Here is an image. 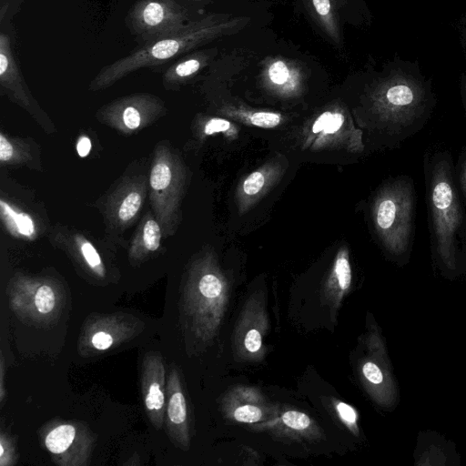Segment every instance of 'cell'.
Instances as JSON below:
<instances>
[{
    "label": "cell",
    "instance_id": "1",
    "mask_svg": "<svg viewBox=\"0 0 466 466\" xmlns=\"http://www.w3.org/2000/svg\"><path fill=\"white\" fill-rule=\"evenodd\" d=\"M422 167L432 270L448 280L464 279L466 209L455 184L450 150H427Z\"/></svg>",
    "mask_w": 466,
    "mask_h": 466
},
{
    "label": "cell",
    "instance_id": "2",
    "mask_svg": "<svg viewBox=\"0 0 466 466\" xmlns=\"http://www.w3.org/2000/svg\"><path fill=\"white\" fill-rule=\"evenodd\" d=\"M248 20L227 14H207L180 30L140 45L127 56L103 66L89 83L88 89L104 90L141 68L157 71L181 55L237 31Z\"/></svg>",
    "mask_w": 466,
    "mask_h": 466
},
{
    "label": "cell",
    "instance_id": "3",
    "mask_svg": "<svg viewBox=\"0 0 466 466\" xmlns=\"http://www.w3.org/2000/svg\"><path fill=\"white\" fill-rule=\"evenodd\" d=\"M374 106L380 115L382 138L389 147H400L424 128L431 118L435 98L420 77L394 71L374 89Z\"/></svg>",
    "mask_w": 466,
    "mask_h": 466
},
{
    "label": "cell",
    "instance_id": "4",
    "mask_svg": "<svg viewBox=\"0 0 466 466\" xmlns=\"http://www.w3.org/2000/svg\"><path fill=\"white\" fill-rule=\"evenodd\" d=\"M417 211L414 180L407 175L394 177L374 204L373 220L380 239L399 266L409 263L413 248Z\"/></svg>",
    "mask_w": 466,
    "mask_h": 466
},
{
    "label": "cell",
    "instance_id": "5",
    "mask_svg": "<svg viewBox=\"0 0 466 466\" xmlns=\"http://www.w3.org/2000/svg\"><path fill=\"white\" fill-rule=\"evenodd\" d=\"M185 170L179 157L167 143L154 150L148 176L151 210L159 223L163 238L171 237L177 226Z\"/></svg>",
    "mask_w": 466,
    "mask_h": 466
},
{
    "label": "cell",
    "instance_id": "6",
    "mask_svg": "<svg viewBox=\"0 0 466 466\" xmlns=\"http://www.w3.org/2000/svg\"><path fill=\"white\" fill-rule=\"evenodd\" d=\"M183 319L198 337L211 338L219 325L226 302L225 286L214 272L192 268L181 299Z\"/></svg>",
    "mask_w": 466,
    "mask_h": 466
},
{
    "label": "cell",
    "instance_id": "7",
    "mask_svg": "<svg viewBox=\"0 0 466 466\" xmlns=\"http://www.w3.org/2000/svg\"><path fill=\"white\" fill-rule=\"evenodd\" d=\"M10 308L22 320L46 324L58 318L64 306V291L47 278L14 276L8 285Z\"/></svg>",
    "mask_w": 466,
    "mask_h": 466
},
{
    "label": "cell",
    "instance_id": "8",
    "mask_svg": "<svg viewBox=\"0 0 466 466\" xmlns=\"http://www.w3.org/2000/svg\"><path fill=\"white\" fill-rule=\"evenodd\" d=\"M191 21L190 11L177 0H137L125 17L138 46L178 31Z\"/></svg>",
    "mask_w": 466,
    "mask_h": 466
},
{
    "label": "cell",
    "instance_id": "9",
    "mask_svg": "<svg viewBox=\"0 0 466 466\" xmlns=\"http://www.w3.org/2000/svg\"><path fill=\"white\" fill-rule=\"evenodd\" d=\"M167 113L164 101L149 93L118 97L96 112L97 119L124 135L145 128Z\"/></svg>",
    "mask_w": 466,
    "mask_h": 466
},
{
    "label": "cell",
    "instance_id": "10",
    "mask_svg": "<svg viewBox=\"0 0 466 466\" xmlns=\"http://www.w3.org/2000/svg\"><path fill=\"white\" fill-rule=\"evenodd\" d=\"M370 335V359L363 362L361 374L373 400L382 409L392 410L400 402L399 383L380 334L374 329Z\"/></svg>",
    "mask_w": 466,
    "mask_h": 466
},
{
    "label": "cell",
    "instance_id": "11",
    "mask_svg": "<svg viewBox=\"0 0 466 466\" xmlns=\"http://www.w3.org/2000/svg\"><path fill=\"white\" fill-rule=\"evenodd\" d=\"M148 191V177L132 175L124 177L110 192L102 206L107 228L124 231L137 218Z\"/></svg>",
    "mask_w": 466,
    "mask_h": 466
},
{
    "label": "cell",
    "instance_id": "12",
    "mask_svg": "<svg viewBox=\"0 0 466 466\" xmlns=\"http://www.w3.org/2000/svg\"><path fill=\"white\" fill-rule=\"evenodd\" d=\"M94 437L81 423H59L46 433L44 444L52 460L61 466L89 464Z\"/></svg>",
    "mask_w": 466,
    "mask_h": 466
},
{
    "label": "cell",
    "instance_id": "13",
    "mask_svg": "<svg viewBox=\"0 0 466 466\" xmlns=\"http://www.w3.org/2000/svg\"><path fill=\"white\" fill-rule=\"evenodd\" d=\"M0 86L3 92L28 112L42 127L52 129L49 119L33 97L11 49L7 34H0Z\"/></svg>",
    "mask_w": 466,
    "mask_h": 466
},
{
    "label": "cell",
    "instance_id": "14",
    "mask_svg": "<svg viewBox=\"0 0 466 466\" xmlns=\"http://www.w3.org/2000/svg\"><path fill=\"white\" fill-rule=\"evenodd\" d=\"M142 396L146 413L153 426L163 427L166 407V378L162 356L148 352L142 362Z\"/></svg>",
    "mask_w": 466,
    "mask_h": 466
},
{
    "label": "cell",
    "instance_id": "15",
    "mask_svg": "<svg viewBox=\"0 0 466 466\" xmlns=\"http://www.w3.org/2000/svg\"><path fill=\"white\" fill-rule=\"evenodd\" d=\"M134 328L116 315L94 316L86 319L79 339V350L105 351L131 337Z\"/></svg>",
    "mask_w": 466,
    "mask_h": 466
},
{
    "label": "cell",
    "instance_id": "16",
    "mask_svg": "<svg viewBox=\"0 0 466 466\" xmlns=\"http://www.w3.org/2000/svg\"><path fill=\"white\" fill-rule=\"evenodd\" d=\"M164 422L172 442L181 449H187L189 446L187 405L179 374L174 367L170 370L167 383Z\"/></svg>",
    "mask_w": 466,
    "mask_h": 466
},
{
    "label": "cell",
    "instance_id": "17",
    "mask_svg": "<svg viewBox=\"0 0 466 466\" xmlns=\"http://www.w3.org/2000/svg\"><path fill=\"white\" fill-rule=\"evenodd\" d=\"M56 242L64 247L79 264L91 275L104 279L106 267L95 246L84 235L78 232L56 230Z\"/></svg>",
    "mask_w": 466,
    "mask_h": 466
},
{
    "label": "cell",
    "instance_id": "18",
    "mask_svg": "<svg viewBox=\"0 0 466 466\" xmlns=\"http://www.w3.org/2000/svg\"><path fill=\"white\" fill-rule=\"evenodd\" d=\"M163 238L162 228L152 210H148L139 221L128 249V258L137 264L156 252Z\"/></svg>",
    "mask_w": 466,
    "mask_h": 466
},
{
    "label": "cell",
    "instance_id": "19",
    "mask_svg": "<svg viewBox=\"0 0 466 466\" xmlns=\"http://www.w3.org/2000/svg\"><path fill=\"white\" fill-rule=\"evenodd\" d=\"M454 445L439 433L420 431L414 450L415 464L417 465H451L456 464L451 459L458 460Z\"/></svg>",
    "mask_w": 466,
    "mask_h": 466
},
{
    "label": "cell",
    "instance_id": "20",
    "mask_svg": "<svg viewBox=\"0 0 466 466\" xmlns=\"http://www.w3.org/2000/svg\"><path fill=\"white\" fill-rule=\"evenodd\" d=\"M212 50H196L177 59L166 69L162 84L166 90L177 89L210 62Z\"/></svg>",
    "mask_w": 466,
    "mask_h": 466
},
{
    "label": "cell",
    "instance_id": "21",
    "mask_svg": "<svg viewBox=\"0 0 466 466\" xmlns=\"http://www.w3.org/2000/svg\"><path fill=\"white\" fill-rule=\"evenodd\" d=\"M264 62L263 75L272 86L286 92L293 91L298 87L302 72L296 61L283 56H271Z\"/></svg>",
    "mask_w": 466,
    "mask_h": 466
},
{
    "label": "cell",
    "instance_id": "22",
    "mask_svg": "<svg viewBox=\"0 0 466 466\" xmlns=\"http://www.w3.org/2000/svg\"><path fill=\"white\" fill-rule=\"evenodd\" d=\"M0 163L2 167L35 164L36 150L31 143L1 132Z\"/></svg>",
    "mask_w": 466,
    "mask_h": 466
},
{
    "label": "cell",
    "instance_id": "23",
    "mask_svg": "<svg viewBox=\"0 0 466 466\" xmlns=\"http://www.w3.org/2000/svg\"><path fill=\"white\" fill-rule=\"evenodd\" d=\"M322 29L336 44L340 43L339 19L333 0H307Z\"/></svg>",
    "mask_w": 466,
    "mask_h": 466
},
{
    "label": "cell",
    "instance_id": "24",
    "mask_svg": "<svg viewBox=\"0 0 466 466\" xmlns=\"http://www.w3.org/2000/svg\"><path fill=\"white\" fill-rule=\"evenodd\" d=\"M0 205L2 219L14 236L29 238L35 235L34 220L28 214L12 207L3 198L0 200Z\"/></svg>",
    "mask_w": 466,
    "mask_h": 466
},
{
    "label": "cell",
    "instance_id": "25",
    "mask_svg": "<svg viewBox=\"0 0 466 466\" xmlns=\"http://www.w3.org/2000/svg\"><path fill=\"white\" fill-rule=\"evenodd\" d=\"M344 117L342 114L337 112H324L314 122L312 126L313 133L323 132L332 134L337 132L343 125Z\"/></svg>",
    "mask_w": 466,
    "mask_h": 466
},
{
    "label": "cell",
    "instance_id": "26",
    "mask_svg": "<svg viewBox=\"0 0 466 466\" xmlns=\"http://www.w3.org/2000/svg\"><path fill=\"white\" fill-rule=\"evenodd\" d=\"M454 180L461 198L466 206V147L461 149L454 163Z\"/></svg>",
    "mask_w": 466,
    "mask_h": 466
},
{
    "label": "cell",
    "instance_id": "27",
    "mask_svg": "<svg viewBox=\"0 0 466 466\" xmlns=\"http://www.w3.org/2000/svg\"><path fill=\"white\" fill-rule=\"evenodd\" d=\"M15 445L12 437L1 431L0 434V466H13L16 463Z\"/></svg>",
    "mask_w": 466,
    "mask_h": 466
},
{
    "label": "cell",
    "instance_id": "28",
    "mask_svg": "<svg viewBox=\"0 0 466 466\" xmlns=\"http://www.w3.org/2000/svg\"><path fill=\"white\" fill-rule=\"evenodd\" d=\"M334 272L340 291L347 290L351 283V269L349 260L345 255L338 257L334 267Z\"/></svg>",
    "mask_w": 466,
    "mask_h": 466
},
{
    "label": "cell",
    "instance_id": "29",
    "mask_svg": "<svg viewBox=\"0 0 466 466\" xmlns=\"http://www.w3.org/2000/svg\"><path fill=\"white\" fill-rule=\"evenodd\" d=\"M233 416L235 420L239 422L254 423L258 421L262 418L263 414L262 410L258 407L251 404H245L238 406L234 410Z\"/></svg>",
    "mask_w": 466,
    "mask_h": 466
},
{
    "label": "cell",
    "instance_id": "30",
    "mask_svg": "<svg viewBox=\"0 0 466 466\" xmlns=\"http://www.w3.org/2000/svg\"><path fill=\"white\" fill-rule=\"evenodd\" d=\"M282 421L288 427L302 431L309 427L311 420L308 415L297 410H288L282 415Z\"/></svg>",
    "mask_w": 466,
    "mask_h": 466
},
{
    "label": "cell",
    "instance_id": "31",
    "mask_svg": "<svg viewBox=\"0 0 466 466\" xmlns=\"http://www.w3.org/2000/svg\"><path fill=\"white\" fill-rule=\"evenodd\" d=\"M280 116L273 112H255L250 117L253 125L264 128L274 127L280 123Z\"/></svg>",
    "mask_w": 466,
    "mask_h": 466
},
{
    "label": "cell",
    "instance_id": "32",
    "mask_svg": "<svg viewBox=\"0 0 466 466\" xmlns=\"http://www.w3.org/2000/svg\"><path fill=\"white\" fill-rule=\"evenodd\" d=\"M265 183L261 172L256 171L250 174L243 183V190L248 195H254L260 191Z\"/></svg>",
    "mask_w": 466,
    "mask_h": 466
},
{
    "label": "cell",
    "instance_id": "33",
    "mask_svg": "<svg viewBox=\"0 0 466 466\" xmlns=\"http://www.w3.org/2000/svg\"><path fill=\"white\" fill-rule=\"evenodd\" d=\"M262 344L261 335L258 330L249 329L245 337L244 345L248 351L257 352L260 350Z\"/></svg>",
    "mask_w": 466,
    "mask_h": 466
},
{
    "label": "cell",
    "instance_id": "34",
    "mask_svg": "<svg viewBox=\"0 0 466 466\" xmlns=\"http://www.w3.org/2000/svg\"><path fill=\"white\" fill-rule=\"evenodd\" d=\"M336 409L339 417L350 426H355L357 421V413L355 410L347 403L338 402Z\"/></svg>",
    "mask_w": 466,
    "mask_h": 466
},
{
    "label": "cell",
    "instance_id": "35",
    "mask_svg": "<svg viewBox=\"0 0 466 466\" xmlns=\"http://www.w3.org/2000/svg\"><path fill=\"white\" fill-rule=\"evenodd\" d=\"M230 127V123L223 118H212L204 127L206 135H212L218 132H225Z\"/></svg>",
    "mask_w": 466,
    "mask_h": 466
},
{
    "label": "cell",
    "instance_id": "36",
    "mask_svg": "<svg viewBox=\"0 0 466 466\" xmlns=\"http://www.w3.org/2000/svg\"><path fill=\"white\" fill-rule=\"evenodd\" d=\"M92 148V143L87 136H80L76 143V151L80 157H86L89 155Z\"/></svg>",
    "mask_w": 466,
    "mask_h": 466
},
{
    "label": "cell",
    "instance_id": "37",
    "mask_svg": "<svg viewBox=\"0 0 466 466\" xmlns=\"http://www.w3.org/2000/svg\"><path fill=\"white\" fill-rule=\"evenodd\" d=\"M5 362H4V356L3 353H1V362H0V401L1 405H3L5 397Z\"/></svg>",
    "mask_w": 466,
    "mask_h": 466
},
{
    "label": "cell",
    "instance_id": "38",
    "mask_svg": "<svg viewBox=\"0 0 466 466\" xmlns=\"http://www.w3.org/2000/svg\"><path fill=\"white\" fill-rule=\"evenodd\" d=\"M461 95H462V102H463V106H464V109H465V114H466V76L463 75L461 76Z\"/></svg>",
    "mask_w": 466,
    "mask_h": 466
},
{
    "label": "cell",
    "instance_id": "39",
    "mask_svg": "<svg viewBox=\"0 0 466 466\" xmlns=\"http://www.w3.org/2000/svg\"><path fill=\"white\" fill-rule=\"evenodd\" d=\"M185 1L190 2V3H195V4L208 5V4L215 2L216 0H185Z\"/></svg>",
    "mask_w": 466,
    "mask_h": 466
}]
</instances>
